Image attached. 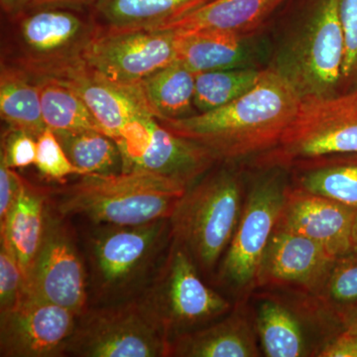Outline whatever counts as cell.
Here are the masks:
<instances>
[{
	"label": "cell",
	"instance_id": "obj_35",
	"mask_svg": "<svg viewBox=\"0 0 357 357\" xmlns=\"http://www.w3.org/2000/svg\"><path fill=\"white\" fill-rule=\"evenodd\" d=\"M22 177L0 161V227L4 225L20 191Z\"/></svg>",
	"mask_w": 357,
	"mask_h": 357
},
{
	"label": "cell",
	"instance_id": "obj_7",
	"mask_svg": "<svg viewBox=\"0 0 357 357\" xmlns=\"http://www.w3.org/2000/svg\"><path fill=\"white\" fill-rule=\"evenodd\" d=\"M246 182L245 196L238 225L215 279L236 302H248L256 289L258 270L270 238L276 229L291 180L280 168L253 169Z\"/></svg>",
	"mask_w": 357,
	"mask_h": 357
},
{
	"label": "cell",
	"instance_id": "obj_37",
	"mask_svg": "<svg viewBox=\"0 0 357 357\" xmlns=\"http://www.w3.org/2000/svg\"><path fill=\"white\" fill-rule=\"evenodd\" d=\"M96 0H34L33 8H70L86 10L95 6Z\"/></svg>",
	"mask_w": 357,
	"mask_h": 357
},
{
	"label": "cell",
	"instance_id": "obj_17",
	"mask_svg": "<svg viewBox=\"0 0 357 357\" xmlns=\"http://www.w3.org/2000/svg\"><path fill=\"white\" fill-rule=\"evenodd\" d=\"M357 208L311 194L290 184L276 229L319 243L333 257L351 252Z\"/></svg>",
	"mask_w": 357,
	"mask_h": 357
},
{
	"label": "cell",
	"instance_id": "obj_34",
	"mask_svg": "<svg viewBox=\"0 0 357 357\" xmlns=\"http://www.w3.org/2000/svg\"><path fill=\"white\" fill-rule=\"evenodd\" d=\"M36 158L37 138L34 136L10 128L2 135L0 161L9 168L15 170L35 165Z\"/></svg>",
	"mask_w": 357,
	"mask_h": 357
},
{
	"label": "cell",
	"instance_id": "obj_32",
	"mask_svg": "<svg viewBox=\"0 0 357 357\" xmlns=\"http://www.w3.org/2000/svg\"><path fill=\"white\" fill-rule=\"evenodd\" d=\"M344 50L338 93L357 91V0H340Z\"/></svg>",
	"mask_w": 357,
	"mask_h": 357
},
{
	"label": "cell",
	"instance_id": "obj_9",
	"mask_svg": "<svg viewBox=\"0 0 357 357\" xmlns=\"http://www.w3.org/2000/svg\"><path fill=\"white\" fill-rule=\"evenodd\" d=\"M256 289L250 304L260 349L268 357L319 356L344 324L312 296ZM249 302V301H248Z\"/></svg>",
	"mask_w": 357,
	"mask_h": 357
},
{
	"label": "cell",
	"instance_id": "obj_30",
	"mask_svg": "<svg viewBox=\"0 0 357 357\" xmlns=\"http://www.w3.org/2000/svg\"><path fill=\"white\" fill-rule=\"evenodd\" d=\"M314 299L321 306L340 316L342 312L357 307V253L337 257L326 275Z\"/></svg>",
	"mask_w": 357,
	"mask_h": 357
},
{
	"label": "cell",
	"instance_id": "obj_1",
	"mask_svg": "<svg viewBox=\"0 0 357 357\" xmlns=\"http://www.w3.org/2000/svg\"><path fill=\"white\" fill-rule=\"evenodd\" d=\"M302 100L273 67L262 70L252 89L218 109L158 121L172 132L210 149L220 162L249 161L276 146Z\"/></svg>",
	"mask_w": 357,
	"mask_h": 357
},
{
	"label": "cell",
	"instance_id": "obj_8",
	"mask_svg": "<svg viewBox=\"0 0 357 357\" xmlns=\"http://www.w3.org/2000/svg\"><path fill=\"white\" fill-rule=\"evenodd\" d=\"M344 39L340 0H318L299 29L282 47L274 68L301 100L340 91Z\"/></svg>",
	"mask_w": 357,
	"mask_h": 357
},
{
	"label": "cell",
	"instance_id": "obj_31",
	"mask_svg": "<svg viewBox=\"0 0 357 357\" xmlns=\"http://www.w3.org/2000/svg\"><path fill=\"white\" fill-rule=\"evenodd\" d=\"M35 166L40 174L50 180L62 181L69 176H84L70 162L57 136L50 128L45 129L37 138V158Z\"/></svg>",
	"mask_w": 357,
	"mask_h": 357
},
{
	"label": "cell",
	"instance_id": "obj_10",
	"mask_svg": "<svg viewBox=\"0 0 357 357\" xmlns=\"http://www.w3.org/2000/svg\"><path fill=\"white\" fill-rule=\"evenodd\" d=\"M169 338L140 297L77 314L64 356L167 357Z\"/></svg>",
	"mask_w": 357,
	"mask_h": 357
},
{
	"label": "cell",
	"instance_id": "obj_25",
	"mask_svg": "<svg viewBox=\"0 0 357 357\" xmlns=\"http://www.w3.org/2000/svg\"><path fill=\"white\" fill-rule=\"evenodd\" d=\"M0 116L8 128L38 138L47 128L38 84L21 70L1 64Z\"/></svg>",
	"mask_w": 357,
	"mask_h": 357
},
{
	"label": "cell",
	"instance_id": "obj_12",
	"mask_svg": "<svg viewBox=\"0 0 357 357\" xmlns=\"http://www.w3.org/2000/svg\"><path fill=\"white\" fill-rule=\"evenodd\" d=\"M116 141L123 172L156 174L191 187L220 160L208 148L166 128L152 114L128 124Z\"/></svg>",
	"mask_w": 357,
	"mask_h": 357
},
{
	"label": "cell",
	"instance_id": "obj_20",
	"mask_svg": "<svg viewBox=\"0 0 357 357\" xmlns=\"http://www.w3.org/2000/svg\"><path fill=\"white\" fill-rule=\"evenodd\" d=\"M49 199L50 190L22 178L17 199L6 222L0 227L1 244L20 265L25 286L43 243Z\"/></svg>",
	"mask_w": 357,
	"mask_h": 357
},
{
	"label": "cell",
	"instance_id": "obj_19",
	"mask_svg": "<svg viewBox=\"0 0 357 357\" xmlns=\"http://www.w3.org/2000/svg\"><path fill=\"white\" fill-rule=\"evenodd\" d=\"M53 79L74 89L91 110L102 132L114 140L121 137L131 122L152 114L139 86H116L96 76L86 65L72 70L67 76Z\"/></svg>",
	"mask_w": 357,
	"mask_h": 357
},
{
	"label": "cell",
	"instance_id": "obj_16",
	"mask_svg": "<svg viewBox=\"0 0 357 357\" xmlns=\"http://www.w3.org/2000/svg\"><path fill=\"white\" fill-rule=\"evenodd\" d=\"M335 258L307 237L275 229L260 263L256 289L314 297Z\"/></svg>",
	"mask_w": 357,
	"mask_h": 357
},
{
	"label": "cell",
	"instance_id": "obj_18",
	"mask_svg": "<svg viewBox=\"0 0 357 357\" xmlns=\"http://www.w3.org/2000/svg\"><path fill=\"white\" fill-rule=\"evenodd\" d=\"M249 302H237L231 311L210 325L171 340L169 356H261Z\"/></svg>",
	"mask_w": 357,
	"mask_h": 357
},
{
	"label": "cell",
	"instance_id": "obj_15",
	"mask_svg": "<svg viewBox=\"0 0 357 357\" xmlns=\"http://www.w3.org/2000/svg\"><path fill=\"white\" fill-rule=\"evenodd\" d=\"M77 314L24 294L14 309L0 314V356H64Z\"/></svg>",
	"mask_w": 357,
	"mask_h": 357
},
{
	"label": "cell",
	"instance_id": "obj_5",
	"mask_svg": "<svg viewBox=\"0 0 357 357\" xmlns=\"http://www.w3.org/2000/svg\"><path fill=\"white\" fill-rule=\"evenodd\" d=\"M1 64L34 81L61 79L83 67L84 56L100 30L93 13L70 8H33L10 20Z\"/></svg>",
	"mask_w": 357,
	"mask_h": 357
},
{
	"label": "cell",
	"instance_id": "obj_4",
	"mask_svg": "<svg viewBox=\"0 0 357 357\" xmlns=\"http://www.w3.org/2000/svg\"><path fill=\"white\" fill-rule=\"evenodd\" d=\"M220 162L188 188L170 218L172 243L184 249L202 276H215L238 225L245 196L243 172Z\"/></svg>",
	"mask_w": 357,
	"mask_h": 357
},
{
	"label": "cell",
	"instance_id": "obj_3",
	"mask_svg": "<svg viewBox=\"0 0 357 357\" xmlns=\"http://www.w3.org/2000/svg\"><path fill=\"white\" fill-rule=\"evenodd\" d=\"M187 190L175 181L143 171L81 176L77 182L50 190V204L66 218L133 227L170 218Z\"/></svg>",
	"mask_w": 357,
	"mask_h": 357
},
{
	"label": "cell",
	"instance_id": "obj_6",
	"mask_svg": "<svg viewBox=\"0 0 357 357\" xmlns=\"http://www.w3.org/2000/svg\"><path fill=\"white\" fill-rule=\"evenodd\" d=\"M351 155H357V91L302 100L278 144L248 165L291 173Z\"/></svg>",
	"mask_w": 357,
	"mask_h": 357
},
{
	"label": "cell",
	"instance_id": "obj_11",
	"mask_svg": "<svg viewBox=\"0 0 357 357\" xmlns=\"http://www.w3.org/2000/svg\"><path fill=\"white\" fill-rule=\"evenodd\" d=\"M169 342L210 325L231 311V302L203 280L190 255L171 241L151 283L140 296Z\"/></svg>",
	"mask_w": 357,
	"mask_h": 357
},
{
	"label": "cell",
	"instance_id": "obj_26",
	"mask_svg": "<svg viewBox=\"0 0 357 357\" xmlns=\"http://www.w3.org/2000/svg\"><path fill=\"white\" fill-rule=\"evenodd\" d=\"M54 133L70 162L84 176L115 175L123 171V160L116 141L102 131L86 129Z\"/></svg>",
	"mask_w": 357,
	"mask_h": 357
},
{
	"label": "cell",
	"instance_id": "obj_14",
	"mask_svg": "<svg viewBox=\"0 0 357 357\" xmlns=\"http://www.w3.org/2000/svg\"><path fill=\"white\" fill-rule=\"evenodd\" d=\"M65 218L54 210L49 199L43 243L25 294L79 314L89 307L88 270L76 234Z\"/></svg>",
	"mask_w": 357,
	"mask_h": 357
},
{
	"label": "cell",
	"instance_id": "obj_40",
	"mask_svg": "<svg viewBox=\"0 0 357 357\" xmlns=\"http://www.w3.org/2000/svg\"><path fill=\"white\" fill-rule=\"evenodd\" d=\"M351 249L354 252L357 253V211L356 218H354V225H352Z\"/></svg>",
	"mask_w": 357,
	"mask_h": 357
},
{
	"label": "cell",
	"instance_id": "obj_27",
	"mask_svg": "<svg viewBox=\"0 0 357 357\" xmlns=\"http://www.w3.org/2000/svg\"><path fill=\"white\" fill-rule=\"evenodd\" d=\"M291 185L357 208V155L294 171Z\"/></svg>",
	"mask_w": 357,
	"mask_h": 357
},
{
	"label": "cell",
	"instance_id": "obj_22",
	"mask_svg": "<svg viewBox=\"0 0 357 357\" xmlns=\"http://www.w3.org/2000/svg\"><path fill=\"white\" fill-rule=\"evenodd\" d=\"M285 0H213L158 29L174 32L223 30L245 35L264 22Z\"/></svg>",
	"mask_w": 357,
	"mask_h": 357
},
{
	"label": "cell",
	"instance_id": "obj_29",
	"mask_svg": "<svg viewBox=\"0 0 357 357\" xmlns=\"http://www.w3.org/2000/svg\"><path fill=\"white\" fill-rule=\"evenodd\" d=\"M262 70L243 67L196 74L195 107L198 114L218 109L245 95L256 86Z\"/></svg>",
	"mask_w": 357,
	"mask_h": 357
},
{
	"label": "cell",
	"instance_id": "obj_33",
	"mask_svg": "<svg viewBox=\"0 0 357 357\" xmlns=\"http://www.w3.org/2000/svg\"><path fill=\"white\" fill-rule=\"evenodd\" d=\"M25 294L22 272L15 258L1 244L0 248V314L14 309Z\"/></svg>",
	"mask_w": 357,
	"mask_h": 357
},
{
	"label": "cell",
	"instance_id": "obj_23",
	"mask_svg": "<svg viewBox=\"0 0 357 357\" xmlns=\"http://www.w3.org/2000/svg\"><path fill=\"white\" fill-rule=\"evenodd\" d=\"M175 33L176 61L195 74L246 67L243 35L223 30Z\"/></svg>",
	"mask_w": 357,
	"mask_h": 357
},
{
	"label": "cell",
	"instance_id": "obj_39",
	"mask_svg": "<svg viewBox=\"0 0 357 357\" xmlns=\"http://www.w3.org/2000/svg\"><path fill=\"white\" fill-rule=\"evenodd\" d=\"M344 324V328L357 333V307L349 310L340 314Z\"/></svg>",
	"mask_w": 357,
	"mask_h": 357
},
{
	"label": "cell",
	"instance_id": "obj_21",
	"mask_svg": "<svg viewBox=\"0 0 357 357\" xmlns=\"http://www.w3.org/2000/svg\"><path fill=\"white\" fill-rule=\"evenodd\" d=\"M213 0H96L91 9L102 29H158Z\"/></svg>",
	"mask_w": 357,
	"mask_h": 357
},
{
	"label": "cell",
	"instance_id": "obj_24",
	"mask_svg": "<svg viewBox=\"0 0 357 357\" xmlns=\"http://www.w3.org/2000/svg\"><path fill=\"white\" fill-rule=\"evenodd\" d=\"M139 86L148 107L159 121L198 114L194 102L196 74L177 61L148 77Z\"/></svg>",
	"mask_w": 357,
	"mask_h": 357
},
{
	"label": "cell",
	"instance_id": "obj_36",
	"mask_svg": "<svg viewBox=\"0 0 357 357\" xmlns=\"http://www.w3.org/2000/svg\"><path fill=\"white\" fill-rule=\"evenodd\" d=\"M319 357H357V333L345 328L328 342Z\"/></svg>",
	"mask_w": 357,
	"mask_h": 357
},
{
	"label": "cell",
	"instance_id": "obj_38",
	"mask_svg": "<svg viewBox=\"0 0 357 357\" xmlns=\"http://www.w3.org/2000/svg\"><path fill=\"white\" fill-rule=\"evenodd\" d=\"M34 0H0L2 13L9 20H14L32 9Z\"/></svg>",
	"mask_w": 357,
	"mask_h": 357
},
{
	"label": "cell",
	"instance_id": "obj_13",
	"mask_svg": "<svg viewBox=\"0 0 357 357\" xmlns=\"http://www.w3.org/2000/svg\"><path fill=\"white\" fill-rule=\"evenodd\" d=\"M177 60V34L170 30H105L100 27L84 56L96 76L123 88L145 79Z\"/></svg>",
	"mask_w": 357,
	"mask_h": 357
},
{
	"label": "cell",
	"instance_id": "obj_2",
	"mask_svg": "<svg viewBox=\"0 0 357 357\" xmlns=\"http://www.w3.org/2000/svg\"><path fill=\"white\" fill-rule=\"evenodd\" d=\"M93 225L84 243L89 305L91 300L93 306H105L140 297L170 248V220Z\"/></svg>",
	"mask_w": 357,
	"mask_h": 357
},
{
	"label": "cell",
	"instance_id": "obj_28",
	"mask_svg": "<svg viewBox=\"0 0 357 357\" xmlns=\"http://www.w3.org/2000/svg\"><path fill=\"white\" fill-rule=\"evenodd\" d=\"M35 82L39 86L42 114L47 128L54 132L86 129L102 131L81 96L68 84L53 79Z\"/></svg>",
	"mask_w": 357,
	"mask_h": 357
}]
</instances>
